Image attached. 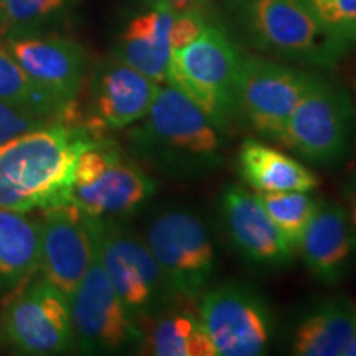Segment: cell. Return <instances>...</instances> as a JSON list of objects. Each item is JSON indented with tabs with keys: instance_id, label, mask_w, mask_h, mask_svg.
Here are the masks:
<instances>
[{
	"instance_id": "7c38bea8",
	"label": "cell",
	"mask_w": 356,
	"mask_h": 356,
	"mask_svg": "<svg viewBox=\"0 0 356 356\" xmlns=\"http://www.w3.org/2000/svg\"><path fill=\"white\" fill-rule=\"evenodd\" d=\"M76 343L84 351H114L140 340V328L114 291L97 256L70 296Z\"/></svg>"
},
{
	"instance_id": "83f0119b",
	"label": "cell",
	"mask_w": 356,
	"mask_h": 356,
	"mask_svg": "<svg viewBox=\"0 0 356 356\" xmlns=\"http://www.w3.org/2000/svg\"><path fill=\"white\" fill-rule=\"evenodd\" d=\"M208 20L204 19L202 8H190V10L175 12L170 29V47L172 51L184 48L200 37V33L207 29Z\"/></svg>"
},
{
	"instance_id": "ffe728a7",
	"label": "cell",
	"mask_w": 356,
	"mask_h": 356,
	"mask_svg": "<svg viewBox=\"0 0 356 356\" xmlns=\"http://www.w3.org/2000/svg\"><path fill=\"white\" fill-rule=\"evenodd\" d=\"M140 328L142 353L155 356H216V350L204 332L198 315L188 310L165 309L144 320Z\"/></svg>"
},
{
	"instance_id": "4dcf8cb0",
	"label": "cell",
	"mask_w": 356,
	"mask_h": 356,
	"mask_svg": "<svg viewBox=\"0 0 356 356\" xmlns=\"http://www.w3.org/2000/svg\"><path fill=\"white\" fill-rule=\"evenodd\" d=\"M341 356H356V328H355V332L351 333L350 340L346 341L343 355Z\"/></svg>"
},
{
	"instance_id": "f546056e",
	"label": "cell",
	"mask_w": 356,
	"mask_h": 356,
	"mask_svg": "<svg viewBox=\"0 0 356 356\" xmlns=\"http://www.w3.org/2000/svg\"><path fill=\"white\" fill-rule=\"evenodd\" d=\"M152 6L167 7L173 12L190 10V8H202L207 0H149Z\"/></svg>"
},
{
	"instance_id": "7a4b0ae2",
	"label": "cell",
	"mask_w": 356,
	"mask_h": 356,
	"mask_svg": "<svg viewBox=\"0 0 356 356\" xmlns=\"http://www.w3.org/2000/svg\"><path fill=\"white\" fill-rule=\"evenodd\" d=\"M131 132L139 154L177 175H195L218 167L220 129L180 89L159 86L149 113Z\"/></svg>"
},
{
	"instance_id": "44dd1931",
	"label": "cell",
	"mask_w": 356,
	"mask_h": 356,
	"mask_svg": "<svg viewBox=\"0 0 356 356\" xmlns=\"http://www.w3.org/2000/svg\"><path fill=\"white\" fill-rule=\"evenodd\" d=\"M356 328V307L338 297L302 320L293 335V353L299 356H341Z\"/></svg>"
},
{
	"instance_id": "9c48e42d",
	"label": "cell",
	"mask_w": 356,
	"mask_h": 356,
	"mask_svg": "<svg viewBox=\"0 0 356 356\" xmlns=\"http://www.w3.org/2000/svg\"><path fill=\"white\" fill-rule=\"evenodd\" d=\"M2 335L25 355H56L76 343L70 299L47 279L13 297L2 315Z\"/></svg>"
},
{
	"instance_id": "52a82bcc",
	"label": "cell",
	"mask_w": 356,
	"mask_h": 356,
	"mask_svg": "<svg viewBox=\"0 0 356 356\" xmlns=\"http://www.w3.org/2000/svg\"><path fill=\"white\" fill-rule=\"evenodd\" d=\"M248 24L262 48L330 66L346 44L322 25L305 0H249Z\"/></svg>"
},
{
	"instance_id": "7402d4cb",
	"label": "cell",
	"mask_w": 356,
	"mask_h": 356,
	"mask_svg": "<svg viewBox=\"0 0 356 356\" xmlns=\"http://www.w3.org/2000/svg\"><path fill=\"white\" fill-rule=\"evenodd\" d=\"M42 220L30 211L0 208V280L19 282L40 267Z\"/></svg>"
},
{
	"instance_id": "5b68a950",
	"label": "cell",
	"mask_w": 356,
	"mask_h": 356,
	"mask_svg": "<svg viewBox=\"0 0 356 356\" xmlns=\"http://www.w3.org/2000/svg\"><path fill=\"white\" fill-rule=\"evenodd\" d=\"M353 122L348 95L337 84L315 76L279 142L312 163L335 165L348 154Z\"/></svg>"
},
{
	"instance_id": "4fadbf2b",
	"label": "cell",
	"mask_w": 356,
	"mask_h": 356,
	"mask_svg": "<svg viewBox=\"0 0 356 356\" xmlns=\"http://www.w3.org/2000/svg\"><path fill=\"white\" fill-rule=\"evenodd\" d=\"M159 83L132 66L111 58L96 71L89 96V113L83 127L96 134L115 131L139 122L149 113Z\"/></svg>"
},
{
	"instance_id": "8fae6325",
	"label": "cell",
	"mask_w": 356,
	"mask_h": 356,
	"mask_svg": "<svg viewBox=\"0 0 356 356\" xmlns=\"http://www.w3.org/2000/svg\"><path fill=\"white\" fill-rule=\"evenodd\" d=\"M198 317L216 356H259L269 348L270 314L246 287L226 284L204 292Z\"/></svg>"
},
{
	"instance_id": "836d02e7",
	"label": "cell",
	"mask_w": 356,
	"mask_h": 356,
	"mask_svg": "<svg viewBox=\"0 0 356 356\" xmlns=\"http://www.w3.org/2000/svg\"><path fill=\"white\" fill-rule=\"evenodd\" d=\"M305 2H309V0H305Z\"/></svg>"
},
{
	"instance_id": "cb8c5ba5",
	"label": "cell",
	"mask_w": 356,
	"mask_h": 356,
	"mask_svg": "<svg viewBox=\"0 0 356 356\" xmlns=\"http://www.w3.org/2000/svg\"><path fill=\"white\" fill-rule=\"evenodd\" d=\"M257 198L280 233L293 248L299 249L302 234L317 211L320 202L312 197L310 191L257 193Z\"/></svg>"
},
{
	"instance_id": "277c9868",
	"label": "cell",
	"mask_w": 356,
	"mask_h": 356,
	"mask_svg": "<svg viewBox=\"0 0 356 356\" xmlns=\"http://www.w3.org/2000/svg\"><path fill=\"white\" fill-rule=\"evenodd\" d=\"M99 259L137 323L168 309L178 297L145 239L115 220H102Z\"/></svg>"
},
{
	"instance_id": "4316f807",
	"label": "cell",
	"mask_w": 356,
	"mask_h": 356,
	"mask_svg": "<svg viewBox=\"0 0 356 356\" xmlns=\"http://www.w3.org/2000/svg\"><path fill=\"white\" fill-rule=\"evenodd\" d=\"M53 122L58 121L47 118V115L40 114L30 108L12 104V102L7 101H0V145L6 144L7 140L15 139L22 134Z\"/></svg>"
},
{
	"instance_id": "ba28073f",
	"label": "cell",
	"mask_w": 356,
	"mask_h": 356,
	"mask_svg": "<svg viewBox=\"0 0 356 356\" xmlns=\"http://www.w3.org/2000/svg\"><path fill=\"white\" fill-rule=\"evenodd\" d=\"M315 76L275 61L243 55L236 113L261 136L277 140Z\"/></svg>"
},
{
	"instance_id": "603a6c76",
	"label": "cell",
	"mask_w": 356,
	"mask_h": 356,
	"mask_svg": "<svg viewBox=\"0 0 356 356\" xmlns=\"http://www.w3.org/2000/svg\"><path fill=\"white\" fill-rule=\"evenodd\" d=\"M0 101L30 108L58 122L81 126L78 104L66 106L37 86L3 43H0Z\"/></svg>"
},
{
	"instance_id": "d4e9b609",
	"label": "cell",
	"mask_w": 356,
	"mask_h": 356,
	"mask_svg": "<svg viewBox=\"0 0 356 356\" xmlns=\"http://www.w3.org/2000/svg\"><path fill=\"white\" fill-rule=\"evenodd\" d=\"M76 0H7L3 7L0 32L12 37L38 35L70 12Z\"/></svg>"
},
{
	"instance_id": "9a60e30c",
	"label": "cell",
	"mask_w": 356,
	"mask_h": 356,
	"mask_svg": "<svg viewBox=\"0 0 356 356\" xmlns=\"http://www.w3.org/2000/svg\"><path fill=\"white\" fill-rule=\"evenodd\" d=\"M6 44L37 86L66 106H76L86 68L78 43L63 37L29 35L8 38Z\"/></svg>"
},
{
	"instance_id": "5bb4252c",
	"label": "cell",
	"mask_w": 356,
	"mask_h": 356,
	"mask_svg": "<svg viewBox=\"0 0 356 356\" xmlns=\"http://www.w3.org/2000/svg\"><path fill=\"white\" fill-rule=\"evenodd\" d=\"M221 218L229 239L244 259L252 266L284 267L297 251L280 233L251 191L231 185L221 197Z\"/></svg>"
},
{
	"instance_id": "f1b7e54d",
	"label": "cell",
	"mask_w": 356,
	"mask_h": 356,
	"mask_svg": "<svg viewBox=\"0 0 356 356\" xmlns=\"http://www.w3.org/2000/svg\"><path fill=\"white\" fill-rule=\"evenodd\" d=\"M343 195H345V202H346V215H348L350 225L353 228L355 238H356V170L351 173L348 181H346L345 188H343Z\"/></svg>"
},
{
	"instance_id": "8992f818",
	"label": "cell",
	"mask_w": 356,
	"mask_h": 356,
	"mask_svg": "<svg viewBox=\"0 0 356 356\" xmlns=\"http://www.w3.org/2000/svg\"><path fill=\"white\" fill-rule=\"evenodd\" d=\"M145 243L178 297L203 292L215 270V248L202 218L181 208L160 211L147 226Z\"/></svg>"
},
{
	"instance_id": "30bf717a",
	"label": "cell",
	"mask_w": 356,
	"mask_h": 356,
	"mask_svg": "<svg viewBox=\"0 0 356 356\" xmlns=\"http://www.w3.org/2000/svg\"><path fill=\"white\" fill-rule=\"evenodd\" d=\"M101 218L66 202L43 210L40 270L48 282L70 299L97 256Z\"/></svg>"
},
{
	"instance_id": "e0dca14e",
	"label": "cell",
	"mask_w": 356,
	"mask_h": 356,
	"mask_svg": "<svg viewBox=\"0 0 356 356\" xmlns=\"http://www.w3.org/2000/svg\"><path fill=\"white\" fill-rule=\"evenodd\" d=\"M299 249L309 270L320 282L335 284L343 277L356 252V238L345 207L320 202L302 234Z\"/></svg>"
},
{
	"instance_id": "3957f363",
	"label": "cell",
	"mask_w": 356,
	"mask_h": 356,
	"mask_svg": "<svg viewBox=\"0 0 356 356\" xmlns=\"http://www.w3.org/2000/svg\"><path fill=\"white\" fill-rule=\"evenodd\" d=\"M241 58L228 35L208 22L198 38L172 51L165 83L188 96L222 131L236 114Z\"/></svg>"
},
{
	"instance_id": "2e32d148",
	"label": "cell",
	"mask_w": 356,
	"mask_h": 356,
	"mask_svg": "<svg viewBox=\"0 0 356 356\" xmlns=\"http://www.w3.org/2000/svg\"><path fill=\"white\" fill-rule=\"evenodd\" d=\"M155 193V184L147 173L122 155L86 185L73 186L71 202L79 210L101 220L127 216L136 213Z\"/></svg>"
},
{
	"instance_id": "d6a6232c",
	"label": "cell",
	"mask_w": 356,
	"mask_h": 356,
	"mask_svg": "<svg viewBox=\"0 0 356 356\" xmlns=\"http://www.w3.org/2000/svg\"><path fill=\"white\" fill-rule=\"evenodd\" d=\"M353 43H356V32H355V35H353Z\"/></svg>"
},
{
	"instance_id": "484cf974",
	"label": "cell",
	"mask_w": 356,
	"mask_h": 356,
	"mask_svg": "<svg viewBox=\"0 0 356 356\" xmlns=\"http://www.w3.org/2000/svg\"><path fill=\"white\" fill-rule=\"evenodd\" d=\"M328 32L353 43L356 32V0H309L307 2Z\"/></svg>"
},
{
	"instance_id": "ac0fdd59",
	"label": "cell",
	"mask_w": 356,
	"mask_h": 356,
	"mask_svg": "<svg viewBox=\"0 0 356 356\" xmlns=\"http://www.w3.org/2000/svg\"><path fill=\"white\" fill-rule=\"evenodd\" d=\"M175 12L152 6L129 22L115 47V58L162 84L170 63V29Z\"/></svg>"
},
{
	"instance_id": "6da1fadb",
	"label": "cell",
	"mask_w": 356,
	"mask_h": 356,
	"mask_svg": "<svg viewBox=\"0 0 356 356\" xmlns=\"http://www.w3.org/2000/svg\"><path fill=\"white\" fill-rule=\"evenodd\" d=\"M95 140L81 126L53 122L0 145V208L32 213L70 202L79 155Z\"/></svg>"
},
{
	"instance_id": "1f68e13d",
	"label": "cell",
	"mask_w": 356,
	"mask_h": 356,
	"mask_svg": "<svg viewBox=\"0 0 356 356\" xmlns=\"http://www.w3.org/2000/svg\"><path fill=\"white\" fill-rule=\"evenodd\" d=\"M7 0H0V20H2V13H3V7H6Z\"/></svg>"
},
{
	"instance_id": "d6986e66",
	"label": "cell",
	"mask_w": 356,
	"mask_h": 356,
	"mask_svg": "<svg viewBox=\"0 0 356 356\" xmlns=\"http://www.w3.org/2000/svg\"><path fill=\"white\" fill-rule=\"evenodd\" d=\"M241 178L257 193L314 191L318 178L299 160L259 140H246L239 149Z\"/></svg>"
}]
</instances>
